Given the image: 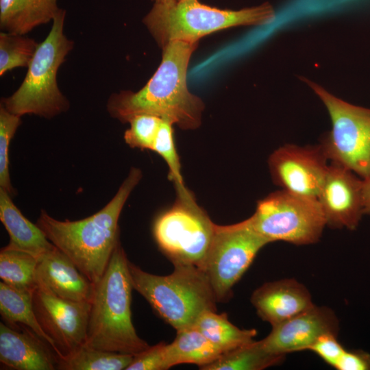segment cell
<instances>
[{
  "mask_svg": "<svg viewBox=\"0 0 370 370\" xmlns=\"http://www.w3.org/2000/svg\"><path fill=\"white\" fill-rule=\"evenodd\" d=\"M197 47V42L177 40L162 47L161 63L144 87L110 96L106 109L110 116L127 123L135 115L151 114L182 130L197 128L204 104L186 84L188 65Z\"/></svg>",
  "mask_w": 370,
  "mask_h": 370,
  "instance_id": "obj_1",
  "label": "cell"
},
{
  "mask_svg": "<svg viewBox=\"0 0 370 370\" xmlns=\"http://www.w3.org/2000/svg\"><path fill=\"white\" fill-rule=\"evenodd\" d=\"M142 172L132 168L113 198L92 215L77 221H60L41 210L36 224L49 241L66 255L92 282L106 271L119 241V219Z\"/></svg>",
  "mask_w": 370,
  "mask_h": 370,
  "instance_id": "obj_2",
  "label": "cell"
},
{
  "mask_svg": "<svg viewBox=\"0 0 370 370\" xmlns=\"http://www.w3.org/2000/svg\"><path fill=\"white\" fill-rule=\"evenodd\" d=\"M129 262L119 241L95 284L85 344L89 347L135 356L150 346L138 336L132 321Z\"/></svg>",
  "mask_w": 370,
  "mask_h": 370,
  "instance_id": "obj_3",
  "label": "cell"
},
{
  "mask_svg": "<svg viewBox=\"0 0 370 370\" xmlns=\"http://www.w3.org/2000/svg\"><path fill=\"white\" fill-rule=\"evenodd\" d=\"M168 275L142 270L129 262L133 288L155 312L177 331L192 328L205 312L217 311V299L210 282L199 267L176 264Z\"/></svg>",
  "mask_w": 370,
  "mask_h": 370,
  "instance_id": "obj_4",
  "label": "cell"
},
{
  "mask_svg": "<svg viewBox=\"0 0 370 370\" xmlns=\"http://www.w3.org/2000/svg\"><path fill=\"white\" fill-rule=\"evenodd\" d=\"M275 16L269 3L232 10L211 7L198 0H176L154 3L143 21L163 47L171 41L197 42L204 36L232 27L265 25Z\"/></svg>",
  "mask_w": 370,
  "mask_h": 370,
  "instance_id": "obj_5",
  "label": "cell"
},
{
  "mask_svg": "<svg viewBox=\"0 0 370 370\" xmlns=\"http://www.w3.org/2000/svg\"><path fill=\"white\" fill-rule=\"evenodd\" d=\"M65 18L66 10L60 8L48 35L39 43L23 82L13 94L1 99V104L9 112L51 119L69 110L70 102L57 81L60 66L74 47L73 40L64 32Z\"/></svg>",
  "mask_w": 370,
  "mask_h": 370,
  "instance_id": "obj_6",
  "label": "cell"
},
{
  "mask_svg": "<svg viewBox=\"0 0 370 370\" xmlns=\"http://www.w3.org/2000/svg\"><path fill=\"white\" fill-rule=\"evenodd\" d=\"M248 220L253 229L269 243L283 241L295 245L318 242L327 226L317 198L283 189L259 200Z\"/></svg>",
  "mask_w": 370,
  "mask_h": 370,
  "instance_id": "obj_7",
  "label": "cell"
},
{
  "mask_svg": "<svg viewBox=\"0 0 370 370\" xmlns=\"http://www.w3.org/2000/svg\"><path fill=\"white\" fill-rule=\"evenodd\" d=\"M215 226L191 195L177 197L173 205L158 216L153 232L158 247L173 265L189 264L201 268Z\"/></svg>",
  "mask_w": 370,
  "mask_h": 370,
  "instance_id": "obj_8",
  "label": "cell"
},
{
  "mask_svg": "<svg viewBox=\"0 0 370 370\" xmlns=\"http://www.w3.org/2000/svg\"><path fill=\"white\" fill-rule=\"evenodd\" d=\"M325 105L332 129L320 144L330 162L347 168L362 179L370 176V108L349 103L310 83Z\"/></svg>",
  "mask_w": 370,
  "mask_h": 370,
  "instance_id": "obj_9",
  "label": "cell"
},
{
  "mask_svg": "<svg viewBox=\"0 0 370 370\" xmlns=\"http://www.w3.org/2000/svg\"><path fill=\"white\" fill-rule=\"evenodd\" d=\"M269 242L256 232L248 219L215 226L209 250L201 269L210 282L217 302L227 300L232 290L258 251Z\"/></svg>",
  "mask_w": 370,
  "mask_h": 370,
  "instance_id": "obj_10",
  "label": "cell"
},
{
  "mask_svg": "<svg viewBox=\"0 0 370 370\" xmlns=\"http://www.w3.org/2000/svg\"><path fill=\"white\" fill-rule=\"evenodd\" d=\"M33 307L40 325L54 343L59 359L86 344L90 303L62 299L38 285L33 293Z\"/></svg>",
  "mask_w": 370,
  "mask_h": 370,
  "instance_id": "obj_11",
  "label": "cell"
},
{
  "mask_svg": "<svg viewBox=\"0 0 370 370\" xmlns=\"http://www.w3.org/2000/svg\"><path fill=\"white\" fill-rule=\"evenodd\" d=\"M329 164L321 145H284L268 159L269 171L277 186L296 195L317 199Z\"/></svg>",
  "mask_w": 370,
  "mask_h": 370,
  "instance_id": "obj_12",
  "label": "cell"
},
{
  "mask_svg": "<svg viewBox=\"0 0 370 370\" xmlns=\"http://www.w3.org/2000/svg\"><path fill=\"white\" fill-rule=\"evenodd\" d=\"M317 200L327 226L354 230L365 214L362 179L347 168L330 162Z\"/></svg>",
  "mask_w": 370,
  "mask_h": 370,
  "instance_id": "obj_13",
  "label": "cell"
},
{
  "mask_svg": "<svg viewBox=\"0 0 370 370\" xmlns=\"http://www.w3.org/2000/svg\"><path fill=\"white\" fill-rule=\"evenodd\" d=\"M338 320L329 308L317 306L272 326L271 332L260 340L270 352L286 356V354L309 350L322 335H337Z\"/></svg>",
  "mask_w": 370,
  "mask_h": 370,
  "instance_id": "obj_14",
  "label": "cell"
},
{
  "mask_svg": "<svg viewBox=\"0 0 370 370\" xmlns=\"http://www.w3.org/2000/svg\"><path fill=\"white\" fill-rule=\"evenodd\" d=\"M23 329L1 322V363L14 370L57 369L59 357L52 347L28 328Z\"/></svg>",
  "mask_w": 370,
  "mask_h": 370,
  "instance_id": "obj_15",
  "label": "cell"
},
{
  "mask_svg": "<svg viewBox=\"0 0 370 370\" xmlns=\"http://www.w3.org/2000/svg\"><path fill=\"white\" fill-rule=\"evenodd\" d=\"M36 284L62 299L91 303L95 284L56 246L39 258L36 269Z\"/></svg>",
  "mask_w": 370,
  "mask_h": 370,
  "instance_id": "obj_16",
  "label": "cell"
},
{
  "mask_svg": "<svg viewBox=\"0 0 370 370\" xmlns=\"http://www.w3.org/2000/svg\"><path fill=\"white\" fill-rule=\"evenodd\" d=\"M251 302L258 316L271 326L314 305L307 288L294 279H282L262 284L252 293Z\"/></svg>",
  "mask_w": 370,
  "mask_h": 370,
  "instance_id": "obj_17",
  "label": "cell"
},
{
  "mask_svg": "<svg viewBox=\"0 0 370 370\" xmlns=\"http://www.w3.org/2000/svg\"><path fill=\"white\" fill-rule=\"evenodd\" d=\"M11 195L0 188V220L8 233V247L21 250L36 258L55 247L42 230L23 215Z\"/></svg>",
  "mask_w": 370,
  "mask_h": 370,
  "instance_id": "obj_18",
  "label": "cell"
},
{
  "mask_svg": "<svg viewBox=\"0 0 370 370\" xmlns=\"http://www.w3.org/2000/svg\"><path fill=\"white\" fill-rule=\"evenodd\" d=\"M60 9L58 0H0L1 30L25 35L53 21Z\"/></svg>",
  "mask_w": 370,
  "mask_h": 370,
  "instance_id": "obj_19",
  "label": "cell"
},
{
  "mask_svg": "<svg viewBox=\"0 0 370 370\" xmlns=\"http://www.w3.org/2000/svg\"><path fill=\"white\" fill-rule=\"evenodd\" d=\"M224 352L194 327L177 331L175 340L166 345L169 367L180 364H195L201 369Z\"/></svg>",
  "mask_w": 370,
  "mask_h": 370,
  "instance_id": "obj_20",
  "label": "cell"
},
{
  "mask_svg": "<svg viewBox=\"0 0 370 370\" xmlns=\"http://www.w3.org/2000/svg\"><path fill=\"white\" fill-rule=\"evenodd\" d=\"M34 292L21 291L0 282V314L3 323L16 328L19 325L32 330L48 343L57 354L54 343L45 333L36 317L33 307Z\"/></svg>",
  "mask_w": 370,
  "mask_h": 370,
  "instance_id": "obj_21",
  "label": "cell"
},
{
  "mask_svg": "<svg viewBox=\"0 0 370 370\" xmlns=\"http://www.w3.org/2000/svg\"><path fill=\"white\" fill-rule=\"evenodd\" d=\"M193 327L223 352L253 342L257 334L255 329L236 327L228 320L226 313L217 311L203 313Z\"/></svg>",
  "mask_w": 370,
  "mask_h": 370,
  "instance_id": "obj_22",
  "label": "cell"
},
{
  "mask_svg": "<svg viewBox=\"0 0 370 370\" xmlns=\"http://www.w3.org/2000/svg\"><path fill=\"white\" fill-rule=\"evenodd\" d=\"M285 356L268 351L261 341L238 347L222 354L201 370H261L278 365Z\"/></svg>",
  "mask_w": 370,
  "mask_h": 370,
  "instance_id": "obj_23",
  "label": "cell"
},
{
  "mask_svg": "<svg viewBox=\"0 0 370 370\" xmlns=\"http://www.w3.org/2000/svg\"><path fill=\"white\" fill-rule=\"evenodd\" d=\"M38 258L25 251L5 246L0 251V278L7 285L34 292L37 287Z\"/></svg>",
  "mask_w": 370,
  "mask_h": 370,
  "instance_id": "obj_24",
  "label": "cell"
},
{
  "mask_svg": "<svg viewBox=\"0 0 370 370\" xmlns=\"http://www.w3.org/2000/svg\"><path fill=\"white\" fill-rule=\"evenodd\" d=\"M133 355L101 350L83 345L69 356L59 359L60 370H126Z\"/></svg>",
  "mask_w": 370,
  "mask_h": 370,
  "instance_id": "obj_25",
  "label": "cell"
},
{
  "mask_svg": "<svg viewBox=\"0 0 370 370\" xmlns=\"http://www.w3.org/2000/svg\"><path fill=\"white\" fill-rule=\"evenodd\" d=\"M39 45L25 35L0 32V76L18 67H28Z\"/></svg>",
  "mask_w": 370,
  "mask_h": 370,
  "instance_id": "obj_26",
  "label": "cell"
},
{
  "mask_svg": "<svg viewBox=\"0 0 370 370\" xmlns=\"http://www.w3.org/2000/svg\"><path fill=\"white\" fill-rule=\"evenodd\" d=\"M172 125V123L165 120L162 121L152 151L158 153L168 165L169 177L174 182L177 197H188L192 195L186 188L182 176L180 158L174 142Z\"/></svg>",
  "mask_w": 370,
  "mask_h": 370,
  "instance_id": "obj_27",
  "label": "cell"
},
{
  "mask_svg": "<svg viewBox=\"0 0 370 370\" xmlns=\"http://www.w3.org/2000/svg\"><path fill=\"white\" fill-rule=\"evenodd\" d=\"M21 116L9 112L0 103V188L14 194L10 177L9 148L18 127Z\"/></svg>",
  "mask_w": 370,
  "mask_h": 370,
  "instance_id": "obj_28",
  "label": "cell"
},
{
  "mask_svg": "<svg viewBox=\"0 0 370 370\" xmlns=\"http://www.w3.org/2000/svg\"><path fill=\"white\" fill-rule=\"evenodd\" d=\"M162 119L151 114H137L127 123L130 127L125 132V143L132 148L152 150Z\"/></svg>",
  "mask_w": 370,
  "mask_h": 370,
  "instance_id": "obj_29",
  "label": "cell"
},
{
  "mask_svg": "<svg viewBox=\"0 0 370 370\" xmlns=\"http://www.w3.org/2000/svg\"><path fill=\"white\" fill-rule=\"evenodd\" d=\"M166 345L164 342L135 355L126 370H166L169 369Z\"/></svg>",
  "mask_w": 370,
  "mask_h": 370,
  "instance_id": "obj_30",
  "label": "cell"
},
{
  "mask_svg": "<svg viewBox=\"0 0 370 370\" xmlns=\"http://www.w3.org/2000/svg\"><path fill=\"white\" fill-rule=\"evenodd\" d=\"M345 349L338 341L337 335L327 334L321 336L309 350L334 368Z\"/></svg>",
  "mask_w": 370,
  "mask_h": 370,
  "instance_id": "obj_31",
  "label": "cell"
},
{
  "mask_svg": "<svg viewBox=\"0 0 370 370\" xmlns=\"http://www.w3.org/2000/svg\"><path fill=\"white\" fill-rule=\"evenodd\" d=\"M334 368L338 370H369L370 355L360 350L345 349Z\"/></svg>",
  "mask_w": 370,
  "mask_h": 370,
  "instance_id": "obj_32",
  "label": "cell"
},
{
  "mask_svg": "<svg viewBox=\"0 0 370 370\" xmlns=\"http://www.w3.org/2000/svg\"><path fill=\"white\" fill-rule=\"evenodd\" d=\"M362 203L365 214H370V176L362 179Z\"/></svg>",
  "mask_w": 370,
  "mask_h": 370,
  "instance_id": "obj_33",
  "label": "cell"
},
{
  "mask_svg": "<svg viewBox=\"0 0 370 370\" xmlns=\"http://www.w3.org/2000/svg\"><path fill=\"white\" fill-rule=\"evenodd\" d=\"M155 3H164V2H169L172 1H176V0H153Z\"/></svg>",
  "mask_w": 370,
  "mask_h": 370,
  "instance_id": "obj_34",
  "label": "cell"
}]
</instances>
